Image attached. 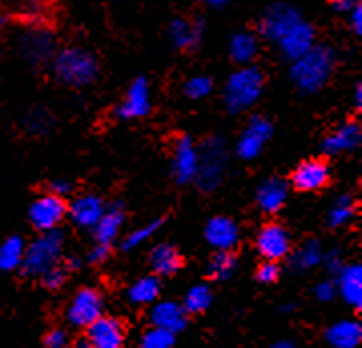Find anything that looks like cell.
Here are the masks:
<instances>
[{
  "mask_svg": "<svg viewBox=\"0 0 362 348\" xmlns=\"http://www.w3.org/2000/svg\"><path fill=\"white\" fill-rule=\"evenodd\" d=\"M123 221H125V214H123L121 206L107 207V209H105V214L101 216V219L97 221V226L93 228L97 244L109 245V248H111V244L115 242L117 236H119V232H121Z\"/></svg>",
  "mask_w": 362,
  "mask_h": 348,
  "instance_id": "cell-24",
  "label": "cell"
},
{
  "mask_svg": "<svg viewBox=\"0 0 362 348\" xmlns=\"http://www.w3.org/2000/svg\"><path fill=\"white\" fill-rule=\"evenodd\" d=\"M272 348H298L294 342H290V340H280V342H276Z\"/></svg>",
  "mask_w": 362,
  "mask_h": 348,
  "instance_id": "cell-49",
  "label": "cell"
},
{
  "mask_svg": "<svg viewBox=\"0 0 362 348\" xmlns=\"http://www.w3.org/2000/svg\"><path fill=\"white\" fill-rule=\"evenodd\" d=\"M54 77L69 87H85L95 81L99 73V63L95 54L83 47H69L63 49L52 59Z\"/></svg>",
  "mask_w": 362,
  "mask_h": 348,
  "instance_id": "cell-2",
  "label": "cell"
},
{
  "mask_svg": "<svg viewBox=\"0 0 362 348\" xmlns=\"http://www.w3.org/2000/svg\"><path fill=\"white\" fill-rule=\"evenodd\" d=\"M45 348H69V336L65 330L57 328L45 336Z\"/></svg>",
  "mask_w": 362,
  "mask_h": 348,
  "instance_id": "cell-40",
  "label": "cell"
},
{
  "mask_svg": "<svg viewBox=\"0 0 362 348\" xmlns=\"http://www.w3.org/2000/svg\"><path fill=\"white\" fill-rule=\"evenodd\" d=\"M151 326L156 328H163L168 332H180L187 324V312L183 310L181 304L171 302V300H163V302H156L151 308Z\"/></svg>",
  "mask_w": 362,
  "mask_h": 348,
  "instance_id": "cell-18",
  "label": "cell"
},
{
  "mask_svg": "<svg viewBox=\"0 0 362 348\" xmlns=\"http://www.w3.org/2000/svg\"><path fill=\"white\" fill-rule=\"evenodd\" d=\"M78 348H93L89 344V342H87V340H85V342H81V344H78Z\"/></svg>",
  "mask_w": 362,
  "mask_h": 348,
  "instance_id": "cell-51",
  "label": "cell"
},
{
  "mask_svg": "<svg viewBox=\"0 0 362 348\" xmlns=\"http://www.w3.org/2000/svg\"><path fill=\"white\" fill-rule=\"evenodd\" d=\"M173 344H175V335L173 332H168L163 328L151 326L141 336L139 348H173Z\"/></svg>",
  "mask_w": 362,
  "mask_h": 348,
  "instance_id": "cell-35",
  "label": "cell"
},
{
  "mask_svg": "<svg viewBox=\"0 0 362 348\" xmlns=\"http://www.w3.org/2000/svg\"><path fill=\"white\" fill-rule=\"evenodd\" d=\"M302 21L304 18H302L298 8H294L292 4H286V2H278V4H272L270 8L264 13L262 23H259V33L268 40L278 42Z\"/></svg>",
  "mask_w": 362,
  "mask_h": 348,
  "instance_id": "cell-6",
  "label": "cell"
},
{
  "mask_svg": "<svg viewBox=\"0 0 362 348\" xmlns=\"http://www.w3.org/2000/svg\"><path fill=\"white\" fill-rule=\"evenodd\" d=\"M101 316H103V296L95 288H81L66 308V320L78 328H87Z\"/></svg>",
  "mask_w": 362,
  "mask_h": 348,
  "instance_id": "cell-8",
  "label": "cell"
},
{
  "mask_svg": "<svg viewBox=\"0 0 362 348\" xmlns=\"http://www.w3.org/2000/svg\"><path fill=\"white\" fill-rule=\"evenodd\" d=\"M256 248L266 262H280L290 254V233L280 224H266L258 232Z\"/></svg>",
  "mask_w": 362,
  "mask_h": 348,
  "instance_id": "cell-11",
  "label": "cell"
},
{
  "mask_svg": "<svg viewBox=\"0 0 362 348\" xmlns=\"http://www.w3.org/2000/svg\"><path fill=\"white\" fill-rule=\"evenodd\" d=\"M211 300H214V294L209 290V286L206 284H195L187 290V294L183 298V310L187 314H199L211 306Z\"/></svg>",
  "mask_w": 362,
  "mask_h": 348,
  "instance_id": "cell-30",
  "label": "cell"
},
{
  "mask_svg": "<svg viewBox=\"0 0 362 348\" xmlns=\"http://www.w3.org/2000/svg\"><path fill=\"white\" fill-rule=\"evenodd\" d=\"M258 280L262 284H274L278 278H280V268H278V262H266L259 266L258 272H256Z\"/></svg>",
  "mask_w": 362,
  "mask_h": 348,
  "instance_id": "cell-39",
  "label": "cell"
},
{
  "mask_svg": "<svg viewBox=\"0 0 362 348\" xmlns=\"http://www.w3.org/2000/svg\"><path fill=\"white\" fill-rule=\"evenodd\" d=\"M197 173H195V183L204 192H214L221 183L223 171L228 166V149L226 143L220 137L207 139L199 149H197Z\"/></svg>",
  "mask_w": 362,
  "mask_h": 348,
  "instance_id": "cell-5",
  "label": "cell"
},
{
  "mask_svg": "<svg viewBox=\"0 0 362 348\" xmlns=\"http://www.w3.org/2000/svg\"><path fill=\"white\" fill-rule=\"evenodd\" d=\"M105 202L99 195H81L71 206L66 207L69 216L73 219V224H77L83 230H93L97 226V221L105 214Z\"/></svg>",
  "mask_w": 362,
  "mask_h": 348,
  "instance_id": "cell-16",
  "label": "cell"
},
{
  "mask_svg": "<svg viewBox=\"0 0 362 348\" xmlns=\"http://www.w3.org/2000/svg\"><path fill=\"white\" fill-rule=\"evenodd\" d=\"M65 199L52 194L37 197V199L30 204V209H28V219H30V224H33L40 233L59 230V226H61V221L65 219Z\"/></svg>",
  "mask_w": 362,
  "mask_h": 348,
  "instance_id": "cell-7",
  "label": "cell"
},
{
  "mask_svg": "<svg viewBox=\"0 0 362 348\" xmlns=\"http://www.w3.org/2000/svg\"><path fill=\"white\" fill-rule=\"evenodd\" d=\"M204 25L199 21L189 18H175L169 26V37L177 49H194L202 40Z\"/></svg>",
  "mask_w": 362,
  "mask_h": 348,
  "instance_id": "cell-25",
  "label": "cell"
},
{
  "mask_svg": "<svg viewBox=\"0 0 362 348\" xmlns=\"http://www.w3.org/2000/svg\"><path fill=\"white\" fill-rule=\"evenodd\" d=\"M161 292V282L157 276H143L139 280L131 284L127 296L133 304L137 306H145V304H153Z\"/></svg>",
  "mask_w": 362,
  "mask_h": 348,
  "instance_id": "cell-29",
  "label": "cell"
},
{
  "mask_svg": "<svg viewBox=\"0 0 362 348\" xmlns=\"http://www.w3.org/2000/svg\"><path fill=\"white\" fill-rule=\"evenodd\" d=\"M330 180V169L322 159H308L300 163L292 175V185L300 192H318Z\"/></svg>",
  "mask_w": 362,
  "mask_h": 348,
  "instance_id": "cell-15",
  "label": "cell"
},
{
  "mask_svg": "<svg viewBox=\"0 0 362 348\" xmlns=\"http://www.w3.org/2000/svg\"><path fill=\"white\" fill-rule=\"evenodd\" d=\"M207 6H211V8H223L230 0H204Z\"/></svg>",
  "mask_w": 362,
  "mask_h": 348,
  "instance_id": "cell-47",
  "label": "cell"
},
{
  "mask_svg": "<svg viewBox=\"0 0 362 348\" xmlns=\"http://www.w3.org/2000/svg\"><path fill=\"white\" fill-rule=\"evenodd\" d=\"M349 21H350V26H352V30H354L356 35H361L362 33V6L361 4H356V6L350 11Z\"/></svg>",
  "mask_w": 362,
  "mask_h": 348,
  "instance_id": "cell-43",
  "label": "cell"
},
{
  "mask_svg": "<svg viewBox=\"0 0 362 348\" xmlns=\"http://www.w3.org/2000/svg\"><path fill=\"white\" fill-rule=\"evenodd\" d=\"M330 4H332V8H334L337 13L349 14L350 11L358 4V0H330Z\"/></svg>",
  "mask_w": 362,
  "mask_h": 348,
  "instance_id": "cell-45",
  "label": "cell"
},
{
  "mask_svg": "<svg viewBox=\"0 0 362 348\" xmlns=\"http://www.w3.org/2000/svg\"><path fill=\"white\" fill-rule=\"evenodd\" d=\"M149 264L156 276H171L181 268V256L173 245L157 244L149 254Z\"/></svg>",
  "mask_w": 362,
  "mask_h": 348,
  "instance_id": "cell-27",
  "label": "cell"
},
{
  "mask_svg": "<svg viewBox=\"0 0 362 348\" xmlns=\"http://www.w3.org/2000/svg\"><path fill=\"white\" fill-rule=\"evenodd\" d=\"M26 245L21 236H11L0 245V270L13 272L23 266Z\"/></svg>",
  "mask_w": 362,
  "mask_h": 348,
  "instance_id": "cell-28",
  "label": "cell"
},
{
  "mask_svg": "<svg viewBox=\"0 0 362 348\" xmlns=\"http://www.w3.org/2000/svg\"><path fill=\"white\" fill-rule=\"evenodd\" d=\"M49 125H51V119L47 115V111L37 109V111L28 113V117H26V127L33 133H42V131L49 129Z\"/></svg>",
  "mask_w": 362,
  "mask_h": 348,
  "instance_id": "cell-37",
  "label": "cell"
},
{
  "mask_svg": "<svg viewBox=\"0 0 362 348\" xmlns=\"http://www.w3.org/2000/svg\"><path fill=\"white\" fill-rule=\"evenodd\" d=\"M71 192V183L65 180H59V181H54L51 185V194L52 195H59V197H65L66 194Z\"/></svg>",
  "mask_w": 362,
  "mask_h": 348,
  "instance_id": "cell-46",
  "label": "cell"
},
{
  "mask_svg": "<svg viewBox=\"0 0 362 348\" xmlns=\"http://www.w3.org/2000/svg\"><path fill=\"white\" fill-rule=\"evenodd\" d=\"M322 262L326 264V268L330 272H334V274H338V272L342 270V266H344V260H342V256H340V252H330V254H324Z\"/></svg>",
  "mask_w": 362,
  "mask_h": 348,
  "instance_id": "cell-42",
  "label": "cell"
},
{
  "mask_svg": "<svg viewBox=\"0 0 362 348\" xmlns=\"http://www.w3.org/2000/svg\"><path fill=\"white\" fill-rule=\"evenodd\" d=\"M337 292L342 300L352 306L361 308L362 306V266L361 264H344L342 270L338 272Z\"/></svg>",
  "mask_w": 362,
  "mask_h": 348,
  "instance_id": "cell-19",
  "label": "cell"
},
{
  "mask_svg": "<svg viewBox=\"0 0 362 348\" xmlns=\"http://www.w3.org/2000/svg\"><path fill=\"white\" fill-rule=\"evenodd\" d=\"M87 342L93 348H123L125 328L113 316H101L87 326Z\"/></svg>",
  "mask_w": 362,
  "mask_h": 348,
  "instance_id": "cell-12",
  "label": "cell"
},
{
  "mask_svg": "<svg viewBox=\"0 0 362 348\" xmlns=\"http://www.w3.org/2000/svg\"><path fill=\"white\" fill-rule=\"evenodd\" d=\"M286 199H288V183L278 178L266 180L256 192V202L259 209L266 214H276L280 207H284Z\"/></svg>",
  "mask_w": 362,
  "mask_h": 348,
  "instance_id": "cell-23",
  "label": "cell"
},
{
  "mask_svg": "<svg viewBox=\"0 0 362 348\" xmlns=\"http://www.w3.org/2000/svg\"><path fill=\"white\" fill-rule=\"evenodd\" d=\"M235 266L238 262L232 252H216V256L209 262V274L216 280H228L235 272Z\"/></svg>",
  "mask_w": 362,
  "mask_h": 348,
  "instance_id": "cell-34",
  "label": "cell"
},
{
  "mask_svg": "<svg viewBox=\"0 0 362 348\" xmlns=\"http://www.w3.org/2000/svg\"><path fill=\"white\" fill-rule=\"evenodd\" d=\"M278 47H280V51H282L286 59H290V61L300 59L302 54H306L314 47V30H312V26L302 21L300 25L294 26L286 35L284 39L278 40Z\"/></svg>",
  "mask_w": 362,
  "mask_h": 348,
  "instance_id": "cell-21",
  "label": "cell"
},
{
  "mask_svg": "<svg viewBox=\"0 0 362 348\" xmlns=\"http://www.w3.org/2000/svg\"><path fill=\"white\" fill-rule=\"evenodd\" d=\"M151 111V87L147 79H135L127 89L123 103L119 105L117 115L121 119H141Z\"/></svg>",
  "mask_w": 362,
  "mask_h": 348,
  "instance_id": "cell-13",
  "label": "cell"
},
{
  "mask_svg": "<svg viewBox=\"0 0 362 348\" xmlns=\"http://www.w3.org/2000/svg\"><path fill=\"white\" fill-rule=\"evenodd\" d=\"M354 211H356L354 199L350 195H340L328 209V226H332V228L346 226L350 219L354 218Z\"/></svg>",
  "mask_w": 362,
  "mask_h": 348,
  "instance_id": "cell-32",
  "label": "cell"
},
{
  "mask_svg": "<svg viewBox=\"0 0 362 348\" xmlns=\"http://www.w3.org/2000/svg\"><path fill=\"white\" fill-rule=\"evenodd\" d=\"M264 89V75L254 65L240 66L233 71L226 83V105L232 113L246 111L252 105L258 103L259 95Z\"/></svg>",
  "mask_w": 362,
  "mask_h": 348,
  "instance_id": "cell-3",
  "label": "cell"
},
{
  "mask_svg": "<svg viewBox=\"0 0 362 348\" xmlns=\"http://www.w3.org/2000/svg\"><path fill=\"white\" fill-rule=\"evenodd\" d=\"M362 133L358 123L349 121V123H342L338 129H334L322 143V149L326 155H340L352 151L361 145Z\"/></svg>",
  "mask_w": 362,
  "mask_h": 348,
  "instance_id": "cell-20",
  "label": "cell"
},
{
  "mask_svg": "<svg viewBox=\"0 0 362 348\" xmlns=\"http://www.w3.org/2000/svg\"><path fill=\"white\" fill-rule=\"evenodd\" d=\"M214 89V83H211V79L206 77V75H195V77L187 79V83H185V95L189 97V99H194V101H199V99H204L207 97L209 93Z\"/></svg>",
  "mask_w": 362,
  "mask_h": 348,
  "instance_id": "cell-36",
  "label": "cell"
},
{
  "mask_svg": "<svg viewBox=\"0 0 362 348\" xmlns=\"http://www.w3.org/2000/svg\"><path fill=\"white\" fill-rule=\"evenodd\" d=\"M161 228V219H156V221H149L147 226H139L137 230H133L131 233L125 236V240L121 242V248L125 252H131V250H137L139 245H143L145 242H149L153 238V233Z\"/></svg>",
  "mask_w": 362,
  "mask_h": 348,
  "instance_id": "cell-33",
  "label": "cell"
},
{
  "mask_svg": "<svg viewBox=\"0 0 362 348\" xmlns=\"http://www.w3.org/2000/svg\"><path fill=\"white\" fill-rule=\"evenodd\" d=\"M63 256V233L61 230L42 232L26 248L25 260H23V272L26 276L40 278L45 272H49L54 266H59Z\"/></svg>",
  "mask_w": 362,
  "mask_h": 348,
  "instance_id": "cell-4",
  "label": "cell"
},
{
  "mask_svg": "<svg viewBox=\"0 0 362 348\" xmlns=\"http://www.w3.org/2000/svg\"><path fill=\"white\" fill-rule=\"evenodd\" d=\"M42 284L47 286V288H51V290H57V288H61L66 280V270L63 266H54L49 272H45L42 276Z\"/></svg>",
  "mask_w": 362,
  "mask_h": 348,
  "instance_id": "cell-38",
  "label": "cell"
},
{
  "mask_svg": "<svg viewBox=\"0 0 362 348\" xmlns=\"http://www.w3.org/2000/svg\"><path fill=\"white\" fill-rule=\"evenodd\" d=\"M326 342L330 348H358L362 342V326L358 320H338L326 328Z\"/></svg>",
  "mask_w": 362,
  "mask_h": 348,
  "instance_id": "cell-22",
  "label": "cell"
},
{
  "mask_svg": "<svg viewBox=\"0 0 362 348\" xmlns=\"http://www.w3.org/2000/svg\"><path fill=\"white\" fill-rule=\"evenodd\" d=\"M354 103H356V107H362V87L361 85H356V89H354Z\"/></svg>",
  "mask_w": 362,
  "mask_h": 348,
  "instance_id": "cell-48",
  "label": "cell"
},
{
  "mask_svg": "<svg viewBox=\"0 0 362 348\" xmlns=\"http://www.w3.org/2000/svg\"><path fill=\"white\" fill-rule=\"evenodd\" d=\"M4 26H6V18H4V16L0 14V33L4 30Z\"/></svg>",
  "mask_w": 362,
  "mask_h": 348,
  "instance_id": "cell-50",
  "label": "cell"
},
{
  "mask_svg": "<svg viewBox=\"0 0 362 348\" xmlns=\"http://www.w3.org/2000/svg\"><path fill=\"white\" fill-rule=\"evenodd\" d=\"M272 137V123L266 117L256 115L247 121L246 129L242 131L238 145H235V153L240 155L242 159H256L266 143L270 141Z\"/></svg>",
  "mask_w": 362,
  "mask_h": 348,
  "instance_id": "cell-9",
  "label": "cell"
},
{
  "mask_svg": "<svg viewBox=\"0 0 362 348\" xmlns=\"http://www.w3.org/2000/svg\"><path fill=\"white\" fill-rule=\"evenodd\" d=\"M206 240L216 252H232L240 242V228L232 218L216 216L207 221Z\"/></svg>",
  "mask_w": 362,
  "mask_h": 348,
  "instance_id": "cell-14",
  "label": "cell"
},
{
  "mask_svg": "<svg viewBox=\"0 0 362 348\" xmlns=\"http://www.w3.org/2000/svg\"><path fill=\"white\" fill-rule=\"evenodd\" d=\"M109 252H111V248H109V245L95 244V248L90 250V254H89V262H93V264H99V262L107 260Z\"/></svg>",
  "mask_w": 362,
  "mask_h": 348,
  "instance_id": "cell-44",
  "label": "cell"
},
{
  "mask_svg": "<svg viewBox=\"0 0 362 348\" xmlns=\"http://www.w3.org/2000/svg\"><path fill=\"white\" fill-rule=\"evenodd\" d=\"M314 294H316V298H318L320 302H330V300H334L338 294L337 284L330 282V280H324V282H320L314 288Z\"/></svg>",
  "mask_w": 362,
  "mask_h": 348,
  "instance_id": "cell-41",
  "label": "cell"
},
{
  "mask_svg": "<svg viewBox=\"0 0 362 348\" xmlns=\"http://www.w3.org/2000/svg\"><path fill=\"white\" fill-rule=\"evenodd\" d=\"M18 47H21V52L28 63L39 65V63L49 61L54 54V37H52L51 30L35 25L26 28L21 35Z\"/></svg>",
  "mask_w": 362,
  "mask_h": 348,
  "instance_id": "cell-10",
  "label": "cell"
},
{
  "mask_svg": "<svg viewBox=\"0 0 362 348\" xmlns=\"http://www.w3.org/2000/svg\"><path fill=\"white\" fill-rule=\"evenodd\" d=\"M258 37L252 35V33L242 30V33H235L232 39H230V57L242 66L252 65L254 59L258 57Z\"/></svg>",
  "mask_w": 362,
  "mask_h": 348,
  "instance_id": "cell-26",
  "label": "cell"
},
{
  "mask_svg": "<svg viewBox=\"0 0 362 348\" xmlns=\"http://www.w3.org/2000/svg\"><path fill=\"white\" fill-rule=\"evenodd\" d=\"M197 147L189 137H181L175 143V149H173V178L180 181V183H187V181L195 180V173H197Z\"/></svg>",
  "mask_w": 362,
  "mask_h": 348,
  "instance_id": "cell-17",
  "label": "cell"
},
{
  "mask_svg": "<svg viewBox=\"0 0 362 348\" xmlns=\"http://www.w3.org/2000/svg\"><path fill=\"white\" fill-rule=\"evenodd\" d=\"M334 69V52L324 45H314L306 54L292 61L290 77L298 89L304 93H314L328 83Z\"/></svg>",
  "mask_w": 362,
  "mask_h": 348,
  "instance_id": "cell-1",
  "label": "cell"
},
{
  "mask_svg": "<svg viewBox=\"0 0 362 348\" xmlns=\"http://www.w3.org/2000/svg\"><path fill=\"white\" fill-rule=\"evenodd\" d=\"M322 258L324 252L320 244L316 240H308V242H304L294 252L292 264H294V268H298V270H310L314 266H318L322 262Z\"/></svg>",
  "mask_w": 362,
  "mask_h": 348,
  "instance_id": "cell-31",
  "label": "cell"
}]
</instances>
